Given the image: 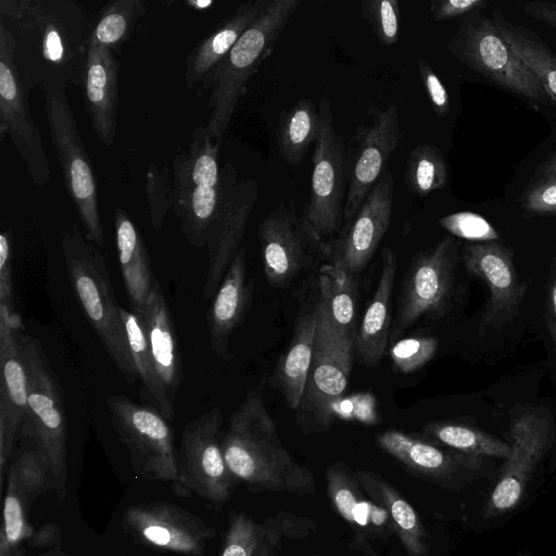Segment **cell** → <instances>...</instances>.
<instances>
[{
  "mask_svg": "<svg viewBox=\"0 0 556 556\" xmlns=\"http://www.w3.org/2000/svg\"><path fill=\"white\" fill-rule=\"evenodd\" d=\"M121 525L147 546L189 556H202L215 533L198 516L163 501L129 506Z\"/></svg>",
  "mask_w": 556,
  "mask_h": 556,
  "instance_id": "ac0fdd59",
  "label": "cell"
},
{
  "mask_svg": "<svg viewBox=\"0 0 556 556\" xmlns=\"http://www.w3.org/2000/svg\"><path fill=\"white\" fill-rule=\"evenodd\" d=\"M146 194L151 225L154 230H159L174 204L173 180L167 165L149 166L146 175Z\"/></svg>",
  "mask_w": 556,
  "mask_h": 556,
  "instance_id": "7bdbcfd3",
  "label": "cell"
},
{
  "mask_svg": "<svg viewBox=\"0 0 556 556\" xmlns=\"http://www.w3.org/2000/svg\"><path fill=\"white\" fill-rule=\"evenodd\" d=\"M252 295L253 281L248 279L247 252L242 248L230 263L206 313L210 346L223 361L232 358L230 338L245 319Z\"/></svg>",
  "mask_w": 556,
  "mask_h": 556,
  "instance_id": "484cf974",
  "label": "cell"
},
{
  "mask_svg": "<svg viewBox=\"0 0 556 556\" xmlns=\"http://www.w3.org/2000/svg\"><path fill=\"white\" fill-rule=\"evenodd\" d=\"M488 5L485 0H435L430 4L433 21L444 22L478 13Z\"/></svg>",
  "mask_w": 556,
  "mask_h": 556,
  "instance_id": "f907efd6",
  "label": "cell"
},
{
  "mask_svg": "<svg viewBox=\"0 0 556 556\" xmlns=\"http://www.w3.org/2000/svg\"><path fill=\"white\" fill-rule=\"evenodd\" d=\"M418 73L434 113L444 117L450 113V96L439 76L424 60H417Z\"/></svg>",
  "mask_w": 556,
  "mask_h": 556,
  "instance_id": "681fc988",
  "label": "cell"
},
{
  "mask_svg": "<svg viewBox=\"0 0 556 556\" xmlns=\"http://www.w3.org/2000/svg\"><path fill=\"white\" fill-rule=\"evenodd\" d=\"M450 53L486 80L520 98L552 104L539 79L496 31L491 17L472 13L458 24Z\"/></svg>",
  "mask_w": 556,
  "mask_h": 556,
  "instance_id": "9c48e42d",
  "label": "cell"
},
{
  "mask_svg": "<svg viewBox=\"0 0 556 556\" xmlns=\"http://www.w3.org/2000/svg\"><path fill=\"white\" fill-rule=\"evenodd\" d=\"M61 542V529L55 523H46L36 530L33 538L28 542V546L33 547H53Z\"/></svg>",
  "mask_w": 556,
  "mask_h": 556,
  "instance_id": "f5cc1de1",
  "label": "cell"
},
{
  "mask_svg": "<svg viewBox=\"0 0 556 556\" xmlns=\"http://www.w3.org/2000/svg\"><path fill=\"white\" fill-rule=\"evenodd\" d=\"M466 270L480 278L490 296L482 313L480 331L500 330L518 313L527 292V282L517 276L514 253L497 241L466 244L462 250Z\"/></svg>",
  "mask_w": 556,
  "mask_h": 556,
  "instance_id": "ffe728a7",
  "label": "cell"
},
{
  "mask_svg": "<svg viewBox=\"0 0 556 556\" xmlns=\"http://www.w3.org/2000/svg\"><path fill=\"white\" fill-rule=\"evenodd\" d=\"M117 257L126 294L136 314H142L153 290L151 261L139 229L123 208L114 213Z\"/></svg>",
  "mask_w": 556,
  "mask_h": 556,
  "instance_id": "4dcf8cb0",
  "label": "cell"
},
{
  "mask_svg": "<svg viewBox=\"0 0 556 556\" xmlns=\"http://www.w3.org/2000/svg\"><path fill=\"white\" fill-rule=\"evenodd\" d=\"M447 180V164L438 147L421 143L409 152L404 182L410 193L426 197L443 188Z\"/></svg>",
  "mask_w": 556,
  "mask_h": 556,
  "instance_id": "60d3db41",
  "label": "cell"
},
{
  "mask_svg": "<svg viewBox=\"0 0 556 556\" xmlns=\"http://www.w3.org/2000/svg\"><path fill=\"white\" fill-rule=\"evenodd\" d=\"M12 230L0 235V314L16 329L23 330L21 317L15 312L12 283Z\"/></svg>",
  "mask_w": 556,
  "mask_h": 556,
  "instance_id": "7dc6e473",
  "label": "cell"
},
{
  "mask_svg": "<svg viewBox=\"0 0 556 556\" xmlns=\"http://www.w3.org/2000/svg\"><path fill=\"white\" fill-rule=\"evenodd\" d=\"M394 179L386 172L367 194L355 215L345 222L329 244V264L354 276L367 266L383 236L392 215Z\"/></svg>",
  "mask_w": 556,
  "mask_h": 556,
  "instance_id": "d6986e66",
  "label": "cell"
},
{
  "mask_svg": "<svg viewBox=\"0 0 556 556\" xmlns=\"http://www.w3.org/2000/svg\"><path fill=\"white\" fill-rule=\"evenodd\" d=\"M318 295L341 337L355 340L358 283L356 276L327 263L318 271Z\"/></svg>",
  "mask_w": 556,
  "mask_h": 556,
  "instance_id": "e575fe53",
  "label": "cell"
},
{
  "mask_svg": "<svg viewBox=\"0 0 556 556\" xmlns=\"http://www.w3.org/2000/svg\"><path fill=\"white\" fill-rule=\"evenodd\" d=\"M317 317L318 296L302 306L292 339L275 368V386L291 409L298 408L305 389L314 354Z\"/></svg>",
  "mask_w": 556,
  "mask_h": 556,
  "instance_id": "f546056e",
  "label": "cell"
},
{
  "mask_svg": "<svg viewBox=\"0 0 556 556\" xmlns=\"http://www.w3.org/2000/svg\"><path fill=\"white\" fill-rule=\"evenodd\" d=\"M314 523L290 513H279L263 521L235 514L225 535L220 556H271L286 541L307 536Z\"/></svg>",
  "mask_w": 556,
  "mask_h": 556,
  "instance_id": "83f0119b",
  "label": "cell"
},
{
  "mask_svg": "<svg viewBox=\"0 0 556 556\" xmlns=\"http://www.w3.org/2000/svg\"><path fill=\"white\" fill-rule=\"evenodd\" d=\"M147 12L144 0H113L106 3L93 24L89 41L115 51L132 33Z\"/></svg>",
  "mask_w": 556,
  "mask_h": 556,
  "instance_id": "f35d334b",
  "label": "cell"
},
{
  "mask_svg": "<svg viewBox=\"0 0 556 556\" xmlns=\"http://www.w3.org/2000/svg\"><path fill=\"white\" fill-rule=\"evenodd\" d=\"M319 129L312 155V176L307 201L300 217L311 238L326 255L344 219L345 150L333 126L330 101L318 104Z\"/></svg>",
  "mask_w": 556,
  "mask_h": 556,
  "instance_id": "52a82bcc",
  "label": "cell"
},
{
  "mask_svg": "<svg viewBox=\"0 0 556 556\" xmlns=\"http://www.w3.org/2000/svg\"><path fill=\"white\" fill-rule=\"evenodd\" d=\"M20 330L0 314V478L15 435L28 415V378L17 338Z\"/></svg>",
  "mask_w": 556,
  "mask_h": 556,
  "instance_id": "cb8c5ba5",
  "label": "cell"
},
{
  "mask_svg": "<svg viewBox=\"0 0 556 556\" xmlns=\"http://www.w3.org/2000/svg\"><path fill=\"white\" fill-rule=\"evenodd\" d=\"M492 21L498 35L541 83L556 106V55L533 31L494 10Z\"/></svg>",
  "mask_w": 556,
  "mask_h": 556,
  "instance_id": "836d02e7",
  "label": "cell"
},
{
  "mask_svg": "<svg viewBox=\"0 0 556 556\" xmlns=\"http://www.w3.org/2000/svg\"><path fill=\"white\" fill-rule=\"evenodd\" d=\"M142 317L161 393V414L175 418V400L184 380L176 328L162 288L155 279Z\"/></svg>",
  "mask_w": 556,
  "mask_h": 556,
  "instance_id": "d4e9b609",
  "label": "cell"
},
{
  "mask_svg": "<svg viewBox=\"0 0 556 556\" xmlns=\"http://www.w3.org/2000/svg\"><path fill=\"white\" fill-rule=\"evenodd\" d=\"M257 197L258 185L255 179L239 178L231 162L223 165L220 201L210 225L205 245L207 271L202 290L204 301L214 298L239 252Z\"/></svg>",
  "mask_w": 556,
  "mask_h": 556,
  "instance_id": "5bb4252c",
  "label": "cell"
},
{
  "mask_svg": "<svg viewBox=\"0 0 556 556\" xmlns=\"http://www.w3.org/2000/svg\"><path fill=\"white\" fill-rule=\"evenodd\" d=\"M553 178H556V150L539 164L533 180Z\"/></svg>",
  "mask_w": 556,
  "mask_h": 556,
  "instance_id": "11a10c76",
  "label": "cell"
},
{
  "mask_svg": "<svg viewBox=\"0 0 556 556\" xmlns=\"http://www.w3.org/2000/svg\"><path fill=\"white\" fill-rule=\"evenodd\" d=\"M366 494L386 509L395 534L409 556H425L429 549L422 520L414 507L388 481L370 470L354 471Z\"/></svg>",
  "mask_w": 556,
  "mask_h": 556,
  "instance_id": "d6a6232c",
  "label": "cell"
},
{
  "mask_svg": "<svg viewBox=\"0 0 556 556\" xmlns=\"http://www.w3.org/2000/svg\"><path fill=\"white\" fill-rule=\"evenodd\" d=\"M457 244L452 236L412 258L397 298L389 343H394L417 320L443 316L452 302L455 286Z\"/></svg>",
  "mask_w": 556,
  "mask_h": 556,
  "instance_id": "8fae6325",
  "label": "cell"
},
{
  "mask_svg": "<svg viewBox=\"0 0 556 556\" xmlns=\"http://www.w3.org/2000/svg\"><path fill=\"white\" fill-rule=\"evenodd\" d=\"M377 445L414 475L446 488H463L488 472V458L439 445L425 434L386 430Z\"/></svg>",
  "mask_w": 556,
  "mask_h": 556,
  "instance_id": "e0dca14e",
  "label": "cell"
},
{
  "mask_svg": "<svg viewBox=\"0 0 556 556\" xmlns=\"http://www.w3.org/2000/svg\"><path fill=\"white\" fill-rule=\"evenodd\" d=\"M111 425L126 446L134 469L147 479L178 481L175 430L153 406L125 395L106 400Z\"/></svg>",
  "mask_w": 556,
  "mask_h": 556,
  "instance_id": "7c38bea8",
  "label": "cell"
},
{
  "mask_svg": "<svg viewBox=\"0 0 556 556\" xmlns=\"http://www.w3.org/2000/svg\"><path fill=\"white\" fill-rule=\"evenodd\" d=\"M18 342L28 378L27 430L45 457L53 490L62 504L66 497V418L63 391L41 342L20 330Z\"/></svg>",
  "mask_w": 556,
  "mask_h": 556,
  "instance_id": "5b68a950",
  "label": "cell"
},
{
  "mask_svg": "<svg viewBox=\"0 0 556 556\" xmlns=\"http://www.w3.org/2000/svg\"><path fill=\"white\" fill-rule=\"evenodd\" d=\"M301 0H267L265 7L212 74L201 83L211 88L205 125L222 144L239 99L247 93L248 81L273 52L280 34Z\"/></svg>",
  "mask_w": 556,
  "mask_h": 556,
  "instance_id": "277c9868",
  "label": "cell"
},
{
  "mask_svg": "<svg viewBox=\"0 0 556 556\" xmlns=\"http://www.w3.org/2000/svg\"><path fill=\"white\" fill-rule=\"evenodd\" d=\"M422 434L439 445L467 455L505 460L511 453L509 443L457 421H429L424 426Z\"/></svg>",
  "mask_w": 556,
  "mask_h": 556,
  "instance_id": "8d00e7d4",
  "label": "cell"
},
{
  "mask_svg": "<svg viewBox=\"0 0 556 556\" xmlns=\"http://www.w3.org/2000/svg\"><path fill=\"white\" fill-rule=\"evenodd\" d=\"M367 115L368 123L357 126L353 137L356 153L345 198L344 223L361 207L403 138L396 105L380 110L370 104Z\"/></svg>",
  "mask_w": 556,
  "mask_h": 556,
  "instance_id": "44dd1931",
  "label": "cell"
},
{
  "mask_svg": "<svg viewBox=\"0 0 556 556\" xmlns=\"http://www.w3.org/2000/svg\"><path fill=\"white\" fill-rule=\"evenodd\" d=\"M267 0H250L204 37L186 59L185 80L188 88L205 80L229 53L241 35L258 16Z\"/></svg>",
  "mask_w": 556,
  "mask_h": 556,
  "instance_id": "1f68e13d",
  "label": "cell"
},
{
  "mask_svg": "<svg viewBox=\"0 0 556 556\" xmlns=\"http://www.w3.org/2000/svg\"><path fill=\"white\" fill-rule=\"evenodd\" d=\"M27 500L15 479L8 472V485L3 501V519L0 530V556H23V544L30 541L36 529L27 517Z\"/></svg>",
  "mask_w": 556,
  "mask_h": 556,
  "instance_id": "ab89813d",
  "label": "cell"
},
{
  "mask_svg": "<svg viewBox=\"0 0 556 556\" xmlns=\"http://www.w3.org/2000/svg\"><path fill=\"white\" fill-rule=\"evenodd\" d=\"M439 225L454 237L476 242L497 241V230L481 215L457 212L438 219Z\"/></svg>",
  "mask_w": 556,
  "mask_h": 556,
  "instance_id": "bcb514c9",
  "label": "cell"
},
{
  "mask_svg": "<svg viewBox=\"0 0 556 556\" xmlns=\"http://www.w3.org/2000/svg\"><path fill=\"white\" fill-rule=\"evenodd\" d=\"M264 275L271 287H288L312 260L313 249L320 248L311 238L298 216L294 200L281 201L260 223Z\"/></svg>",
  "mask_w": 556,
  "mask_h": 556,
  "instance_id": "7402d4cb",
  "label": "cell"
},
{
  "mask_svg": "<svg viewBox=\"0 0 556 556\" xmlns=\"http://www.w3.org/2000/svg\"><path fill=\"white\" fill-rule=\"evenodd\" d=\"M40 90L43 94L50 139L67 193L85 229L86 239L103 248L104 232L99 213L97 177L65 90L49 85Z\"/></svg>",
  "mask_w": 556,
  "mask_h": 556,
  "instance_id": "ba28073f",
  "label": "cell"
},
{
  "mask_svg": "<svg viewBox=\"0 0 556 556\" xmlns=\"http://www.w3.org/2000/svg\"><path fill=\"white\" fill-rule=\"evenodd\" d=\"M509 439L511 453L482 507L484 518L507 514L521 503L538 465L554 442L553 419L539 408L527 410L511 421Z\"/></svg>",
  "mask_w": 556,
  "mask_h": 556,
  "instance_id": "4fadbf2b",
  "label": "cell"
},
{
  "mask_svg": "<svg viewBox=\"0 0 556 556\" xmlns=\"http://www.w3.org/2000/svg\"><path fill=\"white\" fill-rule=\"evenodd\" d=\"M81 90L94 134L103 146H112L118 109V61L113 50L89 41Z\"/></svg>",
  "mask_w": 556,
  "mask_h": 556,
  "instance_id": "4316f807",
  "label": "cell"
},
{
  "mask_svg": "<svg viewBox=\"0 0 556 556\" xmlns=\"http://www.w3.org/2000/svg\"><path fill=\"white\" fill-rule=\"evenodd\" d=\"M222 450L233 479L256 490L299 496L315 490L312 471L286 450L256 390L250 391L231 415Z\"/></svg>",
  "mask_w": 556,
  "mask_h": 556,
  "instance_id": "7a4b0ae2",
  "label": "cell"
},
{
  "mask_svg": "<svg viewBox=\"0 0 556 556\" xmlns=\"http://www.w3.org/2000/svg\"><path fill=\"white\" fill-rule=\"evenodd\" d=\"M42 556H67L65 554H52V553H49V554H46V555H42Z\"/></svg>",
  "mask_w": 556,
  "mask_h": 556,
  "instance_id": "6f0895ef",
  "label": "cell"
},
{
  "mask_svg": "<svg viewBox=\"0 0 556 556\" xmlns=\"http://www.w3.org/2000/svg\"><path fill=\"white\" fill-rule=\"evenodd\" d=\"M545 323H546V327L549 332V336L556 345V324L546 316H545Z\"/></svg>",
  "mask_w": 556,
  "mask_h": 556,
  "instance_id": "9f6ffc18",
  "label": "cell"
},
{
  "mask_svg": "<svg viewBox=\"0 0 556 556\" xmlns=\"http://www.w3.org/2000/svg\"><path fill=\"white\" fill-rule=\"evenodd\" d=\"M355 340L341 337L318 295L317 332L305 389L296 410L302 428L326 429L334 404L346 389L353 365Z\"/></svg>",
  "mask_w": 556,
  "mask_h": 556,
  "instance_id": "30bf717a",
  "label": "cell"
},
{
  "mask_svg": "<svg viewBox=\"0 0 556 556\" xmlns=\"http://www.w3.org/2000/svg\"><path fill=\"white\" fill-rule=\"evenodd\" d=\"M522 210L532 215H556V178L532 180L520 198Z\"/></svg>",
  "mask_w": 556,
  "mask_h": 556,
  "instance_id": "c3c4849f",
  "label": "cell"
},
{
  "mask_svg": "<svg viewBox=\"0 0 556 556\" xmlns=\"http://www.w3.org/2000/svg\"><path fill=\"white\" fill-rule=\"evenodd\" d=\"M381 271L377 288L370 299L355 337V352L362 364H379L391 331V299L397 270V257L390 247L381 252Z\"/></svg>",
  "mask_w": 556,
  "mask_h": 556,
  "instance_id": "f1b7e54d",
  "label": "cell"
},
{
  "mask_svg": "<svg viewBox=\"0 0 556 556\" xmlns=\"http://www.w3.org/2000/svg\"><path fill=\"white\" fill-rule=\"evenodd\" d=\"M61 247L70 283L89 324L125 380L135 383L139 376L103 254L77 225L63 232Z\"/></svg>",
  "mask_w": 556,
  "mask_h": 556,
  "instance_id": "3957f363",
  "label": "cell"
},
{
  "mask_svg": "<svg viewBox=\"0 0 556 556\" xmlns=\"http://www.w3.org/2000/svg\"><path fill=\"white\" fill-rule=\"evenodd\" d=\"M186 151L173 160V211L188 243L206 245L210 225L222 195L220 143L205 126L197 127Z\"/></svg>",
  "mask_w": 556,
  "mask_h": 556,
  "instance_id": "8992f818",
  "label": "cell"
},
{
  "mask_svg": "<svg viewBox=\"0 0 556 556\" xmlns=\"http://www.w3.org/2000/svg\"><path fill=\"white\" fill-rule=\"evenodd\" d=\"M361 16L372 28L383 46H392L399 39L400 3L397 0H365L361 5Z\"/></svg>",
  "mask_w": 556,
  "mask_h": 556,
  "instance_id": "f6af8a7d",
  "label": "cell"
},
{
  "mask_svg": "<svg viewBox=\"0 0 556 556\" xmlns=\"http://www.w3.org/2000/svg\"><path fill=\"white\" fill-rule=\"evenodd\" d=\"M9 136L35 185L43 187L51 172L40 130L31 117L27 90L14 65V39L0 23V139Z\"/></svg>",
  "mask_w": 556,
  "mask_h": 556,
  "instance_id": "2e32d148",
  "label": "cell"
},
{
  "mask_svg": "<svg viewBox=\"0 0 556 556\" xmlns=\"http://www.w3.org/2000/svg\"><path fill=\"white\" fill-rule=\"evenodd\" d=\"M319 129V113L307 98L299 99L279 115L277 144L279 156L289 165L299 166Z\"/></svg>",
  "mask_w": 556,
  "mask_h": 556,
  "instance_id": "d590c367",
  "label": "cell"
},
{
  "mask_svg": "<svg viewBox=\"0 0 556 556\" xmlns=\"http://www.w3.org/2000/svg\"><path fill=\"white\" fill-rule=\"evenodd\" d=\"M519 8L534 20L556 28V2L535 0Z\"/></svg>",
  "mask_w": 556,
  "mask_h": 556,
  "instance_id": "816d5d0a",
  "label": "cell"
},
{
  "mask_svg": "<svg viewBox=\"0 0 556 556\" xmlns=\"http://www.w3.org/2000/svg\"><path fill=\"white\" fill-rule=\"evenodd\" d=\"M131 357L141 381L140 395L147 405L161 413V393L142 317L131 309L121 308Z\"/></svg>",
  "mask_w": 556,
  "mask_h": 556,
  "instance_id": "74e56055",
  "label": "cell"
},
{
  "mask_svg": "<svg viewBox=\"0 0 556 556\" xmlns=\"http://www.w3.org/2000/svg\"><path fill=\"white\" fill-rule=\"evenodd\" d=\"M326 480L334 510L354 530L353 544L368 556H378L368 540H387L396 535L386 509L366 494L354 471L341 463L327 469Z\"/></svg>",
  "mask_w": 556,
  "mask_h": 556,
  "instance_id": "603a6c76",
  "label": "cell"
},
{
  "mask_svg": "<svg viewBox=\"0 0 556 556\" xmlns=\"http://www.w3.org/2000/svg\"><path fill=\"white\" fill-rule=\"evenodd\" d=\"M438 340L430 336H413L395 341L389 351L394 369L402 374L419 370L434 356Z\"/></svg>",
  "mask_w": 556,
  "mask_h": 556,
  "instance_id": "ee69618b",
  "label": "cell"
},
{
  "mask_svg": "<svg viewBox=\"0 0 556 556\" xmlns=\"http://www.w3.org/2000/svg\"><path fill=\"white\" fill-rule=\"evenodd\" d=\"M0 23L14 39V65L28 91L80 87L93 28L73 0H0Z\"/></svg>",
  "mask_w": 556,
  "mask_h": 556,
  "instance_id": "6da1fadb",
  "label": "cell"
},
{
  "mask_svg": "<svg viewBox=\"0 0 556 556\" xmlns=\"http://www.w3.org/2000/svg\"><path fill=\"white\" fill-rule=\"evenodd\" d=\"M545 293V316L556 324V256L552 262Z\"/></svg>",
  "mask_w": 556,
  "mask_h": 556,
  "instance_id": "db71d44e",
  "label": "cell"
},
{
  "mask_svg": "<svg viewBox=\"0 0 556 556\" xmlns=\"http://www.w3.org/2000/svg\"><path fill=\"white\" fill-rule=\"evenodd\" d=\"M9 473L29 505L49 488L53 489L50 468L37 448L21 452L11 464Z\"/></svg>",
  "mask_w": 556,
  "mask_h": 556,
  "instance_id": "b9f144b4",
  "label": "cell"
},
{
  "mask_svg": "<svg viewBox=\"0 0 556 556\" xmlns=\"http://www.w3.org/2000/svg\"><path fill=\"white\" fill-rule=\"evenodd\" d=\"M222 425L219 408L201 414L186 424L178 448V482L216 506L228 501L235 481L222 450Z\"/></svg>",
  "mask_w": 556,
  "mask_h": 556,
  "instance_id": "9a60e30c",
  "label": "cell"
}]
</instances>
